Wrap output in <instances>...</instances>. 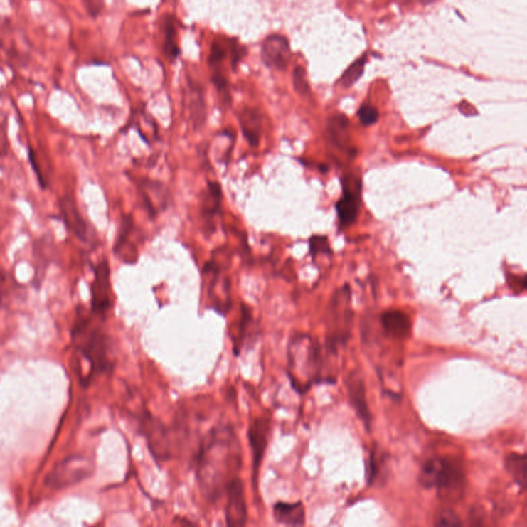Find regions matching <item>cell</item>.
Returning a JSON list of instances; mask_svg holds the SVG:
<instances>
[{"label": "cell", "instance_id": "obj_1", "mask_svg": "<svg viewBox=\"0 0 527 527\" xmlns=\"http://www.w3.org/2000/svg\"><path fill=\"white\" fill-rule=\"evenodd\" d=\"M243 468V449L231 425L213 427L196 455V480L202 496L216 503Z\"/></svg>", "mask_w": 527, "mask_h": 527}, {"label": "cell", "instance_id": "obj_2", "mask_svg": "<svg viewBox=\"0 0 527 527\" xmlns=\"http://www.w3.org/2000/svg\"><path fill=\"white\" fill-rule=\"evenodd\" d=\"M94 319L93 313L87 312L84 307H78L73 326V338L77 341L78 351L89 366L86 383L96 375L112 371L115 363L110 339L94 324Z\"/></svg>", "mask_w": 527, "mask_h": 527}, {"label": "cell", "instance_id": "obj_3", "mask_svg": "<svg viewBox=\"0 0 527 527\" xmlns=\"http://www.w3.org/2000/svg\"><path fill=\"white\" fill-rule=\"evenodd\" d=\"M287 375L294 390L305 393L321 378V352L307 334H296L287 347Z\"/></svg>", "mask_w": 527, "mask_h": 527}, {"label": "cell", "instance_id": "obj_4", "mask_svg": "<svg viewBox=\"0 0 527 527\" xmlns=\"http://www.w3.org/2000/svg\"><path fill=\"white\" fill-rule=\"evenodd\" d=\"M464 471L453 459L434 457L425 462L420 469V482L425 489H436L448 498L459 494L464 487Z\"/></svg>", "mask_w": 527, "mask_h": 527}, {"label": "cell", "instance_id": "obj_5", "mask_svg": "<svg viewBox=\"0 0 527 527\" xmlns=\"http://www.w3.org/2000/svg\"><path fill=\"white\" fill-rule=\"evenodd\" d=\"M138 422L140 434L147 439V446L156 462H166L171 459V438L169 430L149 413L142 414Z\"/></svg>", "mask_w": 527, "mask_h": 527}, {"label": "cell", "instance_id": "obj_6", "mask_svg": "<svg viewBox=\"0 0 527 527\" xmlns=\"http://www.w3.org/2000/svg\"><path fill=\"white\" fill-rule=\"evenodd\" d=\"M112 305L110 264L107 259H103L94 268V280L91 284V312L103 321L107 319Z\"/></svg>", "mask_w": 527, "mask_h": 527}, {"label": "cell", "instance_id": "obj_7", "mask_svg": "<svg viewBox=\"0 0 527 527\" xmlns=\"http://www.w3.org/2000/svg\"><path fill=\"white\" fill-rule=\"evenodd\" d=\"M271 432V420L261 416L250 420L247 429V438L252 453V483L257 487L260 469L263 462L265 453L268 447L269 436Z\"/></svg>", "mask_w": 527, "mask_h": 527}, {"label": "cell", "instance_id": "obj_8", "mask_svg": "<svg viewBox=\"0 0 527 527\" xmlns=\"http://www.w3.org/2000/svg\"><path fill=\"white\" fill-rule=\"evenodd\" d=\"M137 193L142 208L151 218H155L169 206V191L161 181L149 179H140L137 183Z\"/></svg>", "mask_w": 527, "mask_h": 527}, {"label": "cell", "instance_id": "obj_9", "mask_svg": "<svg viewBox=\"0 0 527 527\" xmlns=\"http://www.w3.org/2000/svg\"><path fill=\"white\" fill-rule=\"evenodd\" d=\"M90 472L91 468L86 459L77 457H69L57 464L56 468L48 476L47 483L55 489H64L88 477Z\"/></svg>", "mask_w": 527, "mask_h": 527}, {"label": "cell", "instance_id": "obj_10", "mask_svg": "<svg viewBox=\"0 0 527 527\" xmlns=\"http://www.w3.org/2000/svg\"><path fill=\"white\" fill-rule=\"evenodd\" d=\"M60 220L68 232L84 243L91 241V229L78 209L73 195L65 194L58 201Z\"/></svg>", "mask_w": 527, "mask_h": 527}, {"label": "cell", "instance_id": "obj_11", "mask_svg": "<svg viewBox=\"0 0 527 527\" xmlns=\"http://www.w3.org/2000/svg\"><path fill=\"white\" fill-rule=\"evenodd\" d=\"M292 58L289 39L280 34H271L262 43V62L271 69L283 71L287 68Z\"/></svg>", "mask_w": 527, "mask_h": 527}, {"label": "cell", "instance_id": "obj_12", "mask_svg": "<svg viewBox=\"0 0 527 527\" xmlns=\"http://www.w3.org/2000/svg\"><path fill=\"white\" fill-rule=\"evenodd\" d=\"M225 517L228 526H245L247 521V505L243 481L234 479L225 490Z\"/></svg>", "mask_w": 527, "mask_h": 527}, {"label": "cell", "instance_id": "obj_13", "mask_svg": "<svg viewBox=\"0 0 527 527\" xmlns=\"http://www.w3.org/2000/svg\"><path fill=\"white\" fill-rule=\"evenodd\" d=\"M361 183L354 177L345 176L343 181V197L336 209L343 227L356 223L360 209Z\"/></svg>", "mask_w": 527, "mask_h": 527}, {"label": "cell", "instance_id": "obj_14", "mask_svg": "<svg viewBox=\"0 0 527 527\" xmlns=\"http://www.w3.org/2000/svg\"><path fill=\"white\" fill-rule=\"evenodd\" d=\"M135 232H137V227H135L132 216L130 215L122 216L112 250H114V254L126 264H133L137 262L138 248L137 243L132 241V236Z\"/></svg>", "mask_w": 527, "mask_h": 527}, {"label": "cell", "instance_id": "obj_15", "mask_svg": "<svg viewBox=\"0 0 527 527\" xmlns=\"http://www.w3.org/2000/svg\"><path fill=\"white\" fill-rule=\"evenodd\" d=\"M347 390H348L349 400L352 407L358 414V417L363 421V425L369 429L371 425V414L368 407L367 398H366V388L363 379L356 373H352L347 379Z\"/></svg>", "mask_w": 527, "mask_h": 527}, {"label": "cell", "instance_id": "obj_16", "mask_svg": "<svg viewBox=\"0 0 527 527\" xmlns=\"http://www.w3.org/2000/svg\"><path fill=\"white\" fill-rule=\"evenodd\" d=\"M223 190L220 183L216 181H208L207 183L206 190L202 196L201 213L202 218L209 232L211 228H215L213 220L216 215H220L222 211Z\"/></svg>", "mask_w": 527, "mask_h": 527}, {"label": "cell", "instance_id": "obj_17", "mask_svg": "<svg viewBox=\"0 0 527 527\" xmlns=\"http://www.w3.org/2000/svg\"><path fill=\"white\" fill-rule=\"evenodd\" d=\"M186 98H188V115H190L193 127L200 128L206 121V94H204V89L190 78H188Z\"/></svg>", "mask_w": 527, "mask_h": 527}, {"label": "cell", "instance_id": "obj_18", "mask_svg": "<svg viewBox=\"0 0 527 527\" xmlns=\"http://www.w3.org/2000/svg\"><path fill=\"white\" fill-rule=\"evenodd\" d=\"M273 518L278 524L285 526H302L305 524V508L301 501L285 503L277 501L273 506Z\"/></svg>", "mask_w": 527, "mask_h": 527}, {"label": "cell", "instance_id": "obj_19", "mask_svg": "<svg viewBox=\"0 0 527 527\" xmlns=\"http://www.w3.org/2000/svg\"><path fill=\"white\" fill-rule=\"evenodd\" d=\"M243 137L250 147H257L261 140L262 117L255 108L245 107L238 116Z\"/></svg>", "mask_w": 527, "mask_h": 527}, {"label": "cell", "instance_id": "obj_20", "mask_svg": "<svg viewBox=\"0 0 527 527\" xmlns=\"http://www.w3.org/2000/svg\"><path fill=\"white\" fill-rule=\"evenodd\" d=\"M381 324L383 330L390 337L404 339L411 332V321L406 313L400 310H388L381 315Z\"/></svg>", "mask_w": 527, "mask_h": 527}, {"label": "cell", "instance_id": "obj_21", "mask_svg": "<svg viewBox=\"0 0 527 527\" xmlns=\"http://www.w3.org/2000/svg\"><path fill=\"white\" fill-rule=\"evenodd\" d=\"M254 324V316H252V309L246 304H241L240 306V319L235 326L234 330H232L231 336L232 344H233V351L235 356H239L246 340L250 339V335L252 336V329Z\"/></svg>", "mask_w": 527, "mask_h": 527}, {"label": "cell", "instance_id": "obj_22", "mask_svg": "<svg viewBox=\"0 0 527 527\" xmlns=\"http://www.w3.org/2000/svg\"><path fill=\"white\" fill-rule=\"evenodd\" d=\"M161 30L164 34L163 53L169 61H174L181 55V48L177 43L176 20L174 16H166L161 24Z\"/></svg>", "mask_w": 527, "mask_h": 527}, {"label": "cell", "instance_id": "obj_23", "mask_svg": "<svg viewBox=\"0 0 527 527\" xmlns=\"http://www.w3.org/2000/svg\"><path fill=\"white\" fill-rule=\"evenodd\" d=\"M506 469L521 489L526 487V455L511 453L505 462Z\"/></svg>", "mask_w": 527, "mask_h": 527}, {"label": "cell", "instance_id": "obj_24", "mask_svg": "<svg viewBox=\"0 0 527 527\" xmlns=\"http://www.w3.org/2000/svg\"><path fill=\"white\" fill-rule=\"evenodd\" d=\"M211 80L218 92L220 105L227 108L231 107L232 96L229 80L223 71V68L211 69Z\"/></svg>", "mask_w": 527, "mask_h": 527}, {"label": "cell", "instance_id": "obj_25", "mask_svg": "<svg viewBox=\"0 0 527 527\" xmlns=\"http://www.w3.org/2000/svg\"><path fill=\"white\" fill-rule=\"evenodd\" d=\"M367 62L368 55L367 53H365V54L361 55L360 58L351 64V66L343 73L342 77L338 80L343 88H351L363 77Z\"/></svg>", "mask_w": 527, "mask_h": 527}, {"label": "cell", "instance_id": "obj_26", "mask_svg": "<svg viewBox=\"0 0 527 527\" xmlns=\"http://www.w3.org/2000/svg\"><path fill=\"white\" fill-rule=\"evenodd\" d=\"M227 41H222L220 39H215L211 43V50H209L208 64L209 69L223 68L225 60L228 56Z\"/></svg>", "mask_w": 527, "mask_h": 527}, {"label": "cell", "instance_id": "obj_27", "mask_svg": "<svg viewBox=\"0 0 527 527\" xmlns=\"http://www.w3.org/2000/svg\"><path fill=\"white\" fill-rule=\"evenodd\" d=\"M225 41H227L228 54H229L232 69L236 70L238 64L247 54V48L245 45H241L236 38H228Z\"/></svg>", "mask_w": 527, "mask_h": 527}, {"label": "cell", "instance_id": "obj_28", "mask_svg": "<svg viewBox=\"0 0 527 527\" xmlns=\"http://www.w3.org/2000/svg\"><path fill=\"white\" fill-rule=\"evenodd\" d=\"M293 86L294 91L301 96H307L310 94L309 82L307 80L306 70L302 66H296L293 71Z\"/></svg>", "mask_w": 527, "mask_h": 527}, {"label": "cell", "instance_id": "obj_29", "mask_svg": "<svg viewBox=\"0 0 527 527\" xmlns=\"http://www.w3.org/2000/svg\"><path fill=\"white\" fill-rule=\"evenodd\" d=\"M435 524L438 526H462V521L454 511L443 509L437 513Z\"/></svg>", "mask_w": 527, "mask_h": 527}, {"label": "cell", "instance_id": "obj_30", "mask_svg": "<svg viewBox=\"0 0 527 527\" xmlns=\"http://www.w3.org/2000/svg\"><path fill=\"white\" fill-rule=\"evenodd\" d=\"M309 250L312 257H315L319 254H331L328 238L324 236H317V235L312 236L309 240Z\"/></svg>", "mask_w": 527, "mask_h": 527}, {"label": "cell", "instance_id": "obj_31", "mask_svg": "<svg viewBox=\"0 0 527 527\" xmlns=\"http://www.w3.org/2000/svg\"><path fill=\"white\" fill-rule=\"evenodd\" d=\"M358 116L363 126H371L378 121L379 112L376 107L370 105H363L358 110Z\"/></svg>", "mask_w": 527, "mask_h": 527}, {"label": "cell", "instance_id": "obj_32", "mask_svg": "<svg viewBox=\"0 0 527 527\" xmlns=\"http://www.w3.org/2000/svg\"><path fill=\"white\" fill-rule=\"evenodd\" d=\"M29 162L31 164L32 169H33L34 174L38 177L39 186L41 188H46L49 183L48 177L46 176L45 172H43V167L39 165V161L38 160V154L34 149H29L28 151Z\"/></svg>", "mask_w": 527, "mask_h": 527}, {"label": "cell", "instance_id": "obj_33", "mask_svg": "<svg viewBox=\"0 0 527 527\" xmlns=\"http://www.w3.org/2000/svg\"><path fill=\"white\" fill-rule=\"evenodd\" d=\"M508 284L511 289L516 292V293H521L524 289H526V275L517 276L513 275V274H509L507 276Z\"/></svg>", "mask_w": 527, "mask_h": 527}, {"label": "cell", "instance_id": "obj_34", "mask_svg": "<svg viewBox=\"0 0 527 527\" xmlns=\"http://www.w3.org/2000/svg\"><path fill=\"white\" fill-rule=\"evenodd\" d=\"M4 277L0 274V307H1L2 301V289H4Z\"/></svg>", "mask_w": 527, "mask_h": 527}, {"label": "cell", "instance_id": "obj_35", "mask_svg": "<svg viewBox=\"0 0 527 527\" xmlns=\"http://www.w3.org/2000/svg\"><path fill=\"white\" fill-rule=\"evenodd\" d=\"M437 1H439V0H418V2L422 6H430V4H435Z\"/></svg>", "mask_w": 527, "mask_h": 527}]
</instances>
